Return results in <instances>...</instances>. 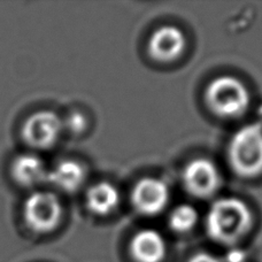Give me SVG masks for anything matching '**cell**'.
<instances>
[{"label":"cell","mask_w":262,"mask_h":262,"mask_svg":"<svg viewBox=\"0 0 262 262\" xmlns=\"http://www.w3.org/2000/svg\"><path fill=\"white\" fill-rule=\"evenodd\" d=\"M252 214L247 205L236 198H223L210 206L206 229L210 239L233 246L250 231Z\"/></svg>","instance_id":"cell-1"},{"label":"cell","mask_w":262,"mask_h":262,"mask_svg":"<svg viewBox=\"0 0 262 262\" xmlns=\"http://www.w3.org/2000/svg\"><path fill=\"white\" fill-rule=\"evenodd\" d=\"M63 205L60 194L41 188L27 193L21 206V220L25 227L36 236L57 231L63 219Z\"/></svg>","instance_id":"cell-2"},{"label":"cell","mask_w":262,"mask_h":262,"mask_svg":"<svg viewBox=\"0 0 262 262\" xmlns=\"http://www.w3.org/2000/svg\"><path fill=\"white\" fill-rule=\"evenodd\" d=\"M63 135L62 118L52 110H36L20 125V138L26 149L41 154L53 148Z\"/></svg>","instance_id":"cell-3"},{"label":"cell","mask_w":262,"mask_h":262,"mask_svg":"<svg viewBox=\"0 0 262 262\" xmlns=\"http://www.w3.org/2000/svg\"><path fill=\"white\" fill-rule=\"evenodd\" d=\"M229 160L238 175L253 177L262 172V128L249 124L233 135L228 149Z\"/></svg>","instance_id":"cell-4"},{"label":"cell","mask_w":262,"mask_h":262,"mask_svg":"<svg viewBox=\"0 0 262 262\" xmlns=\"http://www.w3.org/2000/svg\"><path fill=\"white\" fill-rule=\"evenodd\" d=\"M206 102L215 114L222 118H237L246 112L250 95L239 79L231 76L215 78L205 93Z\"/></svg>","instance_id":"cell-5"},{"label":"cell","mask_w":262,"mask_h":262,"mask_svg":"<svg viewBox=\"0 0 262 262\" xmlns=\"http://www.w3.org/2000/svg\"><path fill=\"white\" fill-rule=\"evenodd\" d=\"M49 167L41 154L25 149L11 158L8 175L14 185L29 193L48 184Z\"/></svg>","instance_id":"cell-6"},{"label":"cell","mask_w":262,"mask_h":262,"mask_svg":"<svg viewBox=\"0 0 262 262\" xmlns=\"http://www.w3.org/2000/svg\"><path fill=\"white\" fill-rule=\"evenodd\" d=\"M183 183L189 192L198 198H208L221 185V175L212 161L195 159L185 167Z\"/></svg>","instance_id":"cell-7"},{"label":"cell","mask_w":262,"mask_h":262,"mask_svg":"<svg viewBox=\"0 0 262 262\" xmlns=\"http://www.w3.org/2000/svg\"><path fill=\"white\" fill-rule=\"evenodd\" d=\"M86 180L85 168L74 159H62L49 167L48 184L57 193L72 194L82 188Z\"/></svg>","instance_id":"cell-8"},{"label":"cell","mask_w":262,"mask_h":262,"mask_svg":"<svg viewBox=\"0 0 262 262\" xmlns=\"http://www.w3.org/2000/svg\"><path fill=\"white\" fill-rule=\"evenodd\" d=\"M169 200V190L165 182L158 179H143L133 191V203L139 213L154 215L160 213Z\"/></svg>","instance_id":"cell-9"},{"label":"cell","mask_w":262,"mask_h":262,"mask_svg":"<svg viewBox=\"0 0 262 262\" xmlns=\"http://www.w3.org/2000/svg\"><path fill=\"white\" fill-rule=\"evenodd\" d=\"M167 253L166 239L153 229L138 231L129 245V254L134 262H165Z\"/></svg>","instance_id":"cell-10"},{"label":"cell","mask_w":262,"mask_h":262,"mask_svg":"<svg viewBox=\"0 0 262 262\" xmlns=\"http://www.w3.org/2000/svg\"><path fill=\"white\" fill-rule=\"evenodd\" d=\"M185 37L179 28L161 27L152 34L148 41V52L153 59L160 62L174 61L183 53Z\"/></svg>","instance_id":"cell-11"},{"label":"cell","mask_w":262,"mask_h":262,"mask_svg":"<svg viewBox=\"0 0 262 262\" xmlns=\"http://www.w3.org/2000/svg\"><path fill=\"white\" fill-rule=\"evenodd\" d=\"M85 201L93 214L108 215L119 206L120 193L114 185L98 183L88 190Z\"/></svg>","instance_id":"cell-12"},{"label":"cell","mask_w":262,"mask_h":262,"mask_svg":"<svg viewBox=\"0 0 262 262\" xmlns=\"http://www.w3.org/2000/svg\"><path fill=\"white\" fill-rule=\"evenodd\" d=\"M198 221V212L190 205H181L172 210L169 217L171 229L176 232L184 233L193 229Z\"/></svg>","instance_id":"cell-13"},{"label":"cell","mask_w":262,"mask_h":262,"mask_svg":"<svg viewBox=\"0 0 262 262\" xmlns=\"http://www.w3.org/2000/svg\"><path fill=\"white\" fill-rule=\"evenodd\" d=\"M62 118L63 134L68 133L70 135H79L86 128V119L81 112L73 111Z\"/></svg>","instance_id":"cell-14"},{"label":"cell","mask_w":262,"mask_h":262,"mask_svg":"<svg viewBox=\"0 0 262 262\" xmlns=\"http://www.w3.org/2000/svg\"><path fill=\"white\" fill-rule=\"evenodd\" d=\"M186 262H224L217 255H214L208 252H198L193 254Z\"/></svg>","instance_id":"cell-15"},{"label":"cell","mask_w":262,"mask_h":262,"mask_svg":"<svg viewBox=\"0 0 262 262\" xmlns=\"http://www.w3.org/2000/svg\"><path fill=\"white\" fill-rule=\"evenodd\" d=\"M256 124H259L262 128V106L258 110V122H256Z\"/></svg>","instance_id":"cell-16"}]
</instances>
